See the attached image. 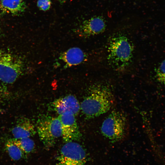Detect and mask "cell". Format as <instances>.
Masks as SVG:
<instances>
[{
	"label": "cell",
	"mask_w": 165,
	"mask_h": 165,
	"mask_svg": "<svg viewBox=\"0 0 165 165\" xmlns=\"http://www.w3.org/2000/svg\"><path fill=\"white\" fill-rule=\"evenodd\" d=\"M0 82H2L0 80ZM3 92V90L2 89V86L1 85V84L0 83V99H1V97H2V94Z\"/></svg>",
	"instance_id": "obj_17"
},
{
	"label": "cell",
	"mask_w": 165,
	"mask_h": 165,
	"mask_svg": "<svg viewBox=\"0 0 165 165\" xmlns=\"http://www.w3.org/2000/svg\"><path fill=\"white\" fill-rule=\"evenodd\" d=\"M6 149L10 157L14 160H18L23 156L24 153L13 142L12 139L7 141L5 145Z\"/></svg>",
	"instance_id": "obj_14"
},
{
	"label": "cell",
	"mask_w": 165,
	"mask_h": 165,
	"mask_svg": "<svg viewBox=\"0 0 165 165\" xmlns=\"http://www.w3.org/2000/svg\"></svg>",
	"instance_id": "obj_20"
},
{
	"label": "cell",
	"mask_w": 165,
	"mask_h": 165,
	"mask_svg": "<svg viewBox=\"0 0 165 165\" xmlns=\"http://www.w3.org/2000/svg\"><path fill=\"white\" fill-rule=\"evenodd\" d=\"M15 144L18 147L25 153H29L33 151L35 148L34 141L30 138L19 139H12Z\"/></svg>",
	"instance_id": "obj_13"
},
{
	"label": "cell",
	"mask_w": 165,
	"mask_h": 165,
	"mask_svg": "<svg viewBox=\"0 0 165 165\" xmlns=\"http://www.w3.org/2000/svg\"><path fill=\"white\" fill-rule=\"evenodd\" d=\"M26 7L24 0H4L0 2V8L3 12L13 15L23 12Z\"/></svg>",
	"instance_id": "obj_12"
},
{
	"label": "cell",
	"mask_w": 165,
	"mask_h": 165,
	"mask_svg": "<svg viewBox=\"0 0 165 165\" xmlns=\"http://www.w3.org/2000/svg\"><path fill=\"white\" fill-rule=\"evenodd\" d=\"M11 132L15 139L30 138L36 133L34 126L29 119L25 117L18 119Z\"/></svg>",
	"instance_id": "obj_10"
},
{
	"label": "cell",
	"mask_w": 165,
	"mask_h": 165,
	"mask_svg": "<svg viewBox=\"0 0 165 165\" xmlns=\"http://www.w3.org/2000/svg\"><path fill=\"white\" fill-rule=\"evenodd\" d=\"M128 130L127 116L122 111H112L104 120L101 127L103 135L112 142L123 139Z\"/></svg>",
	"instance_id": "obj_3"
},
{
	"label": "cell",
	"mask_w": 165,
	"mask_h": 165,
	"mask_svg": "<svg viewBox=\"0 0 165 165\" xmlns=\"http://www.w3.org/2000/svg\"><path fill=\"white\" fill-rule=\"evenodd\" d=\"M24 63L18 57L0 50V80L4 83H14L22 74Z\"/></svg>",
	"instance_id": "obj_5"
},
{
	"label": "cell",
	"mask_w": 165,
	"mask_h": 165,
	"mask_svg": "<svg viewBox=\"0 0 165 165\" xmlns=\"http://www.w3.org/2000/svg\"><path fill=\"white\" fill-rule=\"evenodd\" d=\"M156 73L158 81L165 85V60L160 64L157 70Z\"/></svg>",
	"instance_id": "obj_15"
},
{
	"label": "cell",
	"mask_w": 165,
	"mask_h": 165,
	"mask_svg": "<svg viewBox=\"0 0 165 165\" xmlns=\"http://www.w3.org/2000/svg\"><path fill=\"white\" fill-rule=\"evenodd\" d=\"M86 55L83 51L78 47L70 48L61 55V59L68 66L78 64L84 61Z\"/></svg>",
	"instance_id": "obj_11"
},
{
	"label": "cell",
	"mask_w": 165,
	"mask_h": 165,
	"mask_svg": "<svg viewBox=\"0 0 165 165\" xmlns=\"http://www.w3.org/2000/svg\"><path fill=\"white\" fill-rule=\"evenodd\" d=\"M50 106L51 109L59 115L69 112L75 116L80 110V105L78 100L72 95L56 99Z\"/></svg>",
	"instance_id": "obj_9"
},
{
	"label": "cell",
	"mask_w": 165,
	"mask_h": 165,
	"mask_svg": "<svg viewBox=\"0 0 165 165\" xmlns=\"http://www.w3.org/2000/svg\"><path fill=\"white\" fill-rule=\"evenodd\" d=\"M134 48L132 42L126 35L118 33L111 37L108 42L107 59L115 70L122 71L132 62Z\"/></svg>",
	"instance_id": "obj_2"
},
{
	"label": "cell",
	"mask_w": 165,
	"mask_h": 165,
	"mask_svg": "<svg viewBox=\"0 0 165 165\" xmlns=\"http://www.w3.org/2000/svg\"><path fill=\"white\" fill-rule=\"evenodd\" d=\"M88 90L80 105V110L86 118L97 117L108 112L112 107L114 96L107 85L96 84Z\"/></svg>",
	"instance_id": "obj_1"
},
{
	"label": "cell",
	"mask_w": 165,
	"mask_h": 165,
	"mask_svg": "<svg viewBox=\"0 0 165 165\" xmlns=\"http://www.w3.org/2000/svg\"><path fill=\"white\" fill-rule=\"evenodd\" d=\"M58 118L61 123V137L64 143L80 139L81 134L73 114L67 112L59 115Z\"/></svg>",
	"instance_id": "obj_7"
},
{
	"label": "cell",
	"mask_w": 165,
	"mask_h": 165,
	"mask_svg": "<svg viewBox=\"0 0 165 165\" xmlns=\"http://www.w3.org/2000/svg\"><path fill=\"white\" fill-rule=\"evenodd\" d=\"M61 2H64L65 1H66V0H59Z\"/></svg>",
	"instance_id": "obj_18"
},
{
	"label": "cell",
	"mask_w": 165,
	"mask_h": 165,
	"mask_svg": "<svg viewBox=\"0 0 165 165\" xmlns=\"http://www.w3.org/2000/svg\"><path fill=\"white\" fill-rule=\"evenodd\" d=\"M3 0H0V1L1 2V1H3Z\"/></svg>",
	"instance_id": "obj_19"
},
{
	"label": "cell",
	"mask_w": 165,
	"mask_h": 165,
	"mask_svg": "<svg viewBox=\"0 0 165 165\" xmlns=\"http://www.w3.org/2000/svg\"><path fill=\"white\" fill-rule=\"evenodd\" d=\"M36 128L40 140L47 148L53 146L62 136L61 123L58 117L46 115L40 116L37 121Z\"/></svg>",
	"instance_id": "obj_4"
},
{
	"label": "cell",
	"mask_w": 165,
	"mask_h": 165,
	"mask_svg": "<svg viewBox=\"0 0 165 165\" xmlns=\"http://www.w3.org/2000/svg\"><path fill=\"white\" fill-rule=\"evenodd\" d=\"M58 165H85L86 153L82 146L74 141L65 143L57 158Z\"/></svg>",
	"instance_id": "obj_6"
},
{
	"label": "cell",
	"mask_w": 165,
	"mask_h": 165,
	"mask_svg": "<svg viewBox=\"0 0 165 165\" xmlns=\"http://www.w3.org/2000/svg\"><path fill=\"white\" fill-rule=\"evenodd\" d=\"M51 5L50 0H38L37 6L39 9L43 11L48 10Z\"/></svg>",
	"instance_id": "obj_16"
},
{
	"label": "cell",
	"mask_w": 165,
	"mask_h": 165,
	"mask_svg": "<svg viewBox=\"0 0 165 165\" xmlns=\"http://www.w3.org/2000/svg\"><path fill=\"white\" fill-rule=\"evenodd\" d=\"M106 28L105 20L103 16H94L84 21L77 29L81 36L88 37L102 33Z\"/></svg>",
	"instance_id": "obj_8"
}]
</instances>
